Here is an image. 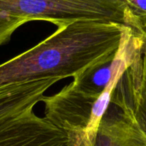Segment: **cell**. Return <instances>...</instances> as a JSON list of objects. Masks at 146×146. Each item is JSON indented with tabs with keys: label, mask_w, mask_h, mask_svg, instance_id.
Masks as SVG:
<instances>
[{
	"label": "cell",
	"mask_w": 146,
	"mask_h": 146,
	"mask_svg": "<svg viewBox=\"0 0 146 146\" xmlns=\"http://www.w3.org/2000/svg\"><path fill=\"white\" fill-rule=\"evenodd\" d=\"M58 80H41L0 87V122L33 110L44 92Z\"/></svg>",
	"instance_id": "cell-7"
},
{
	"label": "cell",
	"mask_w": 146,
	"mask_h": 146,
	"mask_svg": "<svg viewBox=\"0 0 146 146\" xmlns=\"http://www.w3.org/2000/svg\"><path fill=\"white\" fill-rule=\"evenodd\" d=\"M27 22L29 21L24 18L0 15V46L8 43L15 31Z\"/></svg>",
	"instance_id": "cell-8"
},
{
	"label": "cell",
	"mask_w": 146,
	"mask_h": 146,
	"mask_svg": "<svg viewBox=\"0 0 146 146\" xmlns=\"http://www.w3.org/2000/svg\"><path fill=\"white\" fill-rule=\"evenodd\" d=\"M94 146H146V134L127 105L110 103L102 117Z\"/></svg>",
	"instance_id": "cell-6"
},
{
	"label": "cell",
	"mask_w": 146,
	"mask_h": 146,
	"mask_svg": "<svg viewBox=\"0 0 146 146\" xmlns=\"http://www.w3.org/2000/svg\"><path fill=\"white\" fill-rule=\"evenodd\" d=\"M110 103L127 105L146 134V33L135 32L130 61L112 92Z\"/></svg>",
	"instance_id": "cell-4"
},
{
	"label": "cell",
	"mask_w": 146,
	"mask_h": 146,
	"mask_svg": "<svg viewBox=\"0 0 146 146\" xmlns=\"http://www.w3.org/2000/svg\"><path fill=\"white\" fill-rule=\"evenodd\" d=\"M116 83L100 97L85 94L71 84L52 96H44V118L68 135L69 146H94Z\"/></svg>",
	"instance_id": "cell-2"
},
{
	"label": "cell",
	"mask_w": 146,
	"mask_h": 146,
	"mask_svg": "<svg viewBox=\"0 0 146 146\" xmlns=\"http://www.w3.org/2000/svg\"><path fill=\"white\" fill-rule=\"evenodd\" d=\"M0 15L44 21L57 27L78 21H111L128 27L121 0H0Z\"/></svg>",
	"instance_id": "cell-3"
},
{
	"label": "cell",
	"mask_w": 146,
	"mask_h": 146,
	"mask_svg": "<svg viewBox=\"0 0 146 146\" xmlns=\"http://www.w3.org/2000/svg\"><path fill=\"white\" fill-rule=\"evenodd\" d=\"M0 146H69L68 135L33 110L0 122Z\"/></svg>",
	"instance_id": "cell-5"
},
{
	"label": "cell",
	"mask_w": 146,
	"mask_h": 146,
	"mask_svg": "<svg viewBox=\"0 0 146 146\" xmlns=\"http://www.w3.org/2000/svg\"><path fill=\"white\" fill-rule=\"evenodd\" d=\"M131 28L117 22L78 21L0 65V87L74 77L117 50Z\"/></svg>",
	"instance_id": "cell-1"
}]
</instances>
